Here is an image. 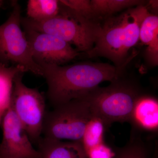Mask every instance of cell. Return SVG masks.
<instances>
[{
  "instance_id": "6da1fadb",
  "label": "cell",
  "mask_w": 158,
  "mask_h": 158,
  "mask_svg": "<svg viewBox=\"0 0 158 158\" xmlns=\"http://www.w3.org/2000/svg\"><path fill=\"white\" fill-rule=\"evenodd\" d=\"M40 67L47 84L48 98L53 107L84 98L102 82H111L121 77L125 68L107 63L86 62Z\"/></svg>"
},
{
  "instance_id": "7a4b0ae2",
  "label": "cell",
  "mask_w": 158,
  "mask_h": 158,
  "mask_svg": "<svg viewBox=\"0 0 158 158\" xmlns=\"http://www.w3.org/2000/svg\"><path fill=\"white\" fill-rule=\"evenodd\" d=\"M148 11L144 5L130 8L117 16L107 18L100 25L96 41L89 57H103L115 66L128 62L129 51L139 40L140 26Z\"/></svg>"
},
{
  "instance_id": "3957f363",
  "label": "cell",
  "mask_w": 158,
  "mask_h": 158,
  "mask_svg": "<svg viewBox=\"0 0 158 158\" xmlns=\"http://www.w3.org/2000/svg\"><path fill=\"white\" fill-rule=\"evenodd\" d=\"M111 83L106 87L98 86L82 98L88 103L92 116L100 118L106 129L115 122H129L144 94L135 82L122 77Z\"/></svg>"
},
{
  "instance_id": "277c9868",
  "label": "cell",
  "mask_w": 158,
  "mask_h": 158,
  "mask_svg": "<svg viewBox=\"0 0 158 158\" xmlns=\"http://www.w3.org/2000/svg\"><path fill=\"white\" fill-rule=\"evenodd\" d=\"M60 4L56 17L41 22L22 17V26L23 29L52 34L75 46L79 52L88 53L94 45L100 25Z\"/></svg>"
},
{
  "instance_id": "5b68a950",
  "label": "cell",
  "mask_w": 158,
  "mask_h": 158,
  "mask_svg": "<svg viewBox=\"0 0 158 158\" xmlns=\"http://www.w3.org/2000/svg\"><path fill=\"white\" fill-rule=\"evenodd\" d=\"M92 116L88 103L83 99L58 105L47 111L42 136L51 140L82 143L85 128Z\"/></svg>"
},
{
  "instance_id": "8992f818",
  "label": "cell",
  "mask_w": 158,
  "mask_h": 158,
  "mask_svg": "<svg viewBox=\"0 0 158 158\" xmlns=\"http://www.w3.org/2000/svg\"><path fill=\"white\" fill-rule=\"evenodd\" d=\"M13 9L8 19L0 26V63L11 62L42 76L41 67L33 59L29 43L21 28V7L13 2Z\"/></svg>"
},
{
  "instance_id": "52a82bcc",
  "label": "cell",
  "mask_w": 158,
  "mask_h": 158,
  "mask_svg": "<svg viewBox=\"0 0 158 158\" xmlns=\"http://www.w3.org/2000/svg\"><path fill=\"white\" fill-rule=\"evenodd\" d=\"M24 73H20L15 78L10 106L32 144L37 145L42 138L47 112L45 98L37 88H29L24 84Z\"/></svg>"
},
{
  "instance_id": "ba28073f",
  "label": "cell",
  "mask_w": 158,
  "mask_h": 158,
  "mask_svg": "<svg viewBox=\"0 0 158 158\" xmlns=\"http://www.w3.org/2000/svg\"><path fill=\"white\" fill-rule=\"evenodd\" d=\"M32 57L37 64L62 65L80 55L77 49L52 34L24 29Z\"/></svg>"
},
{
  "instance_id": "9c48e42d",
  "label": "cell",
  "mask_w": 158,
  "mask_h": 158,
  "mask_svg": "<svg viewBox=\"0 0 158 158\" xmlns=\"http://www.w3.org/2000/svg\"><path fill=\"white\" fill-rule=\"evenodd\" d=\"M0 158H41L11 106L2 120Z\"/></svg>"
},
{
  "instance_id": "30bf717a",
  "label": "cell",
  "mask_w": 158,
  "mask_h": 158,
  "mask_svg": "<svg viewBox=\"0 0 158 158\" xmlns=\"http://www.w3.org/2000/svg\"><path fill=\"white\" fill-rule=\"evenodd\" d=\"M129 122L134 129L156 132L158 127L157 100L143 94L137 102Z\"/></svg>"
},
{
  "instance_id": "8fae6325",
  "label": "cell",
  "mask_w": 158,
  "mask_h": 158,
  "mask_svg": "<svg viewBox=\"0 0 158 158\" xmlns=\"http://www.w3.org/2000/svg\"><path fill=\"white\" fill-rule=\"evenodd\" d=\"M41 158H87L81 142L60 141L42 137L37 145Z\"/></svg>"
},
{
  "instance_id": "7c38bea8",
  "label": "cell",
  "mask_w": 158,
  "mask_h": 158,
  "mask_svg": "<svg viewBox=\"0 0 158 158\" xmlns=\"http://www.w3.org/2000/svg\"><path fill=\"white\" fill-rule=\"evenodd\" d=\"M139 40L147 46L146 57L153 66L158 64V17L148 12L140 26Z\"/></svg>"
},
{
  "instance_id": "4fadbf2b",
  "label": "cell",
  "mask_w": 158,
  "mask_h": 158,
  "mask_svg": "<svg viewBox=\"0 0 158 158\" xmlns=\"http://www.w3.org/2000/svg\"><path fill=\"white\" fill-rule=\"evenodd\" d=\"M21 72H27L21 66H8L0 63V126L3 116L11 106L15 78Z\"/></svg>"
},
{
  "instance_id": "5bb4252c",
  "label": "cell",
  "mask_w": 158,
  "mask_h": 158,
  "mask_svg": "<svg viewBox=\"0 0 158 158\" xmlns=\"http://www.w3.org/2000/svg\"><path fill=\"white\" fill-rule=\"evenodd\" d=\"M60 10L59 1L29 0L27 4V18L34 21H44L56 16Z\"/></svg>"
},
{
  "instance_id": "9a60e30c",
  "label": "cell",
  "mask_w": 158,
  "mask_h": 158,
  "mask_svg": "<svg viewBox=\"0 0 158 158\" xmlns=\"http://www.w3.org/2000/svg\"><path fill=\"white\" fill-rule=\"evenodd\" d=\"M144 2L138 0H91L93 18L109 15L127 8L144 5Z\"/></svg>"
},
{
  "instance_id": "2e32d148",
  "label": "cell",
  "mask_w": 158,
  "mask_h": 158,
  "mask_svg": "<svg viewBox=\"0 0 158 158\" xmlns=\"http://www.w3.org/2000/svg\"><path fill=\"white\" fill-rule=\"evenodd\" d=\"M113 158H148L149 151L139 135L132 134L129 141L125 146L116 148Z\"/></svg>"
},
{
  "instance_id": "e0dca14e",
  "label": "cell",
  "mask_w": 158,
  "mask_h": 158,
  "mask_svg": "<svg viewBox=\"0 0 158 158\" xmlns=\"http://www.w3.org/2000/svg\"><path fill=\"white\" fill-rule=\"evenodd\" d=\"M106 127L100 118L92 116L86 126L82 144L85 152L103 143L104 134Z\"/></svg>"
},
{
  "instance_id": "ac0fdd59",
  "label": "cell",
  "mask_w": 158,
  "mask_h": 158,
  "mask_svg": "<svg viewBox=\"0 0 158 158\" xmlns=\"http://www.w3.org/2000/svg\"><path fill=\"white\" fill-rule=\"evenodd\" d=\"M62 5L73 10L88 19L93 18L90 1L89 0H61Z\"/></svg>"
},
{
  "instance_id": "d6986e66",
  "label": "cell",
  "mask_w": 158,
  "mask_h": 158,
  "mask_svg": "<svg viewBox=\"0 0 158 158\" xmlns=\"http://www.w3.org/2000/svg\"><path fill=\"white\" fill-rule=\"evenodd\" d=\"M87 158H113L114 152L104 142L86 152Z\"/></svg>"
},
{
  "instance_id": "ffe728a7",
  "label": "cell",
  "mask_w": 158,
  "mask_h": 158,
  "mask_svg": "<svg viewBox=\"0 0 158 158\" xmlns=\"http://www.w3.org/2000/svg\"><path fill=\"white\" fill-rule=\"evenodd\" d=\"M3 2L2 1H0V7L2 6V4Z\"/></svg>"
}]
</instances>
